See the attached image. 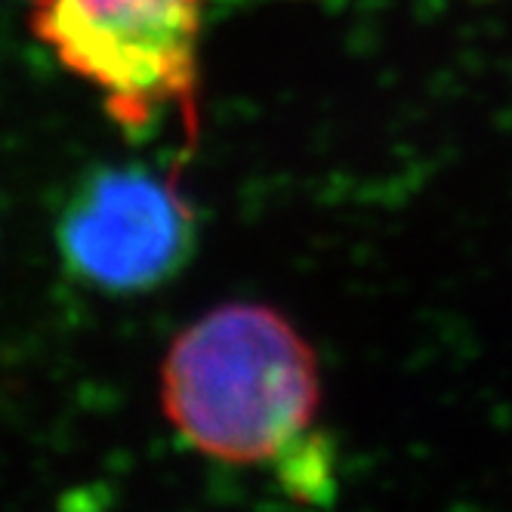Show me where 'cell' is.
<instances>
[{
  "label": "cell",
  "mask_w": 512,
  "mask_h": 512,
  "mask_svg": "<svg viewBox=\"0 0 512 512\" xmlns=\"http://www.w3.org/2000/svg\"><path fill=\"white\" fill-rule=\"evenodd\" d=\"M321 398L312 343L263 303L210 309L161 364V408L182 442L216 463L269 466L303 500H324L331 479Z\"/></svg>",
  "instance_id": "obj_1"
},
{
  "label": "cell",
  "mask_w": 512,
  "mask_h": 512,
  "mask_svg": "<svg viewBox=\"0 0 512 512\" xmlns=\"http://www.w3.org/2000/svg\"><path fill=\"white\" fill-rule=\"evenodd\" d=\"M204 0H34V31L124 130L179 112L195 136Z\"/></svg>",
  "instance_id": "obj_2"
},
{
  "label": "cell",
  "mask_w": 512,
  "mask_h": 512,
  "mask_svg": "<svg viewBox=\"0 0 512 512\" xmlns=\"http://www.w3.org/2000/svg\"><path fill=\"white\" fill-rule=\"evenodd\" d=\"M56 244L68 272L102 294H149L192 260L195 216L176 179L105 167L68 195Z\"/></svg>",
  "instance_id": "obj_3"
}]
</instances>
